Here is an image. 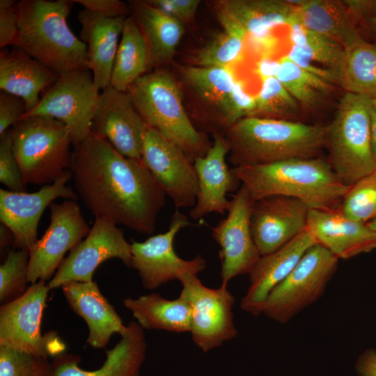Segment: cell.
I'll return each mask as SVG.
<instances>
[{
  "instance_id": "obj_1",
  "label": "cell",
  "mask_w": 376,
  "mask_h": 376,
  "mask_svg": "<svg viewBox=\"0 0 376 376\" xmlns=\"http://www.w3.org/2000/svg\"><path fill=\"white\" fill-rule=\"evenodd\" d=\"M69 170L76 192L95 217L146 235L153 233L167 196L142 160L120 155L90 133L72 146Z\"/></svg>"
},
{
  "instance_id": "obj_2",
  "label": "cell",
  "mask_w": 376,
  "mask_h": 376,
  "mask_svg": "<svg viewBox=\"0 0 376 376\" xmlns=\"http://www.w3.org/2000/svg\"><path fill=\"white\" fill-rule=\"evenodd\" d=\"M232 171L253 201L284 196L301 201L310 210L340 208L350 187L340 180L329 162L318 157L233 167Z\"/></svg>"
},
{
  "instance_id": "obj_3",
  "label": "cell",
  "mask_w": 376,
  "mask_h": 376,
  "mask_svg": "<svg viewBox=\"0 0 376 376\" xmlns=\"http://www.w3.org/2000/svg\"><path fill=\"white\" fill-rule=\"evenodd\" d=\"M73 3L71 0L17 1L19 31L14 47L60 75L91 70L87 46L67 22Z\"/></svg>"
},
{
  "instance_id": "obj_4",
  "label": "cell",
  "mask_w": 376,
  "mask_h": 376,
  "mask_svg": "<svg viewBox=\"0 0 376 376\" xmlns=\"http://www.w3.org/2000/svg\"><path fill=\"white\" fill-rule=\"evenodd\" d=\"M234 167L313 158L327 144V127L288 119L244 118L227 130Z\"/></svg>"
},
{
  "instance_id": "obj_5",
  "label": "cell",
  "mask_w": 376,
  "mask_h": 376,
  "mask_svg": "<svg viewBox=\"0 0 376 376\" xmlns=\"http://www.w3.org/2000/svg\"><path fill=\"white\" fill-rule=\"evenodd\" d=\"M126 93L146 125L176 145L191 162L207 153L212 144L206 143L189 118L180 88L169 72L146 73Z\"/></svg>"
},
{
  "instance_id": "obj_6",
  "label": "cell",
  "mask_w": 376,
  "mask_h": 376,
  "mask_svg": "<svg viewBox=\"0 0 376 376\" xmlns=\"http://www.w3.org/2000/svg\"><path fill=\"white\" fill-rule=\"evenodd\" d=\"M9 132L25 185L52 184L68 169L72 141L68 127L61 121L31 116L21 119Z\"/></svg>"
},
{
  "instance_id": "obj_7",
  "label": "cell",
  "mask_w": 376,
  "mask_h": 376,
  "mask_svg": "<svg viewBox=\"0 0 376 376\" xmlns=\"http://www.w3.org/2000/svg\"><path fill=\"white\" fill-rule=\"evenodd\" d=\"M371 99L345 93L327 127L329 164L347 186L376 171L370 146Z\"/></svg>"
},
{
  "instance_id": "obj_8",
  "label": "cell",
  "mask_w": 376,
  "mask_h": 376,
  "mask_svg": "<svg viewBox=\"0 0 376 376\" xmlns=\"http://www.w3.org/2000/svg\"><path fill=\"white\" fill-rule=\"evenodd\" d=\"M50 289L45 281L31 284L16 299L0 306V347L48 359L64 353L65 345L54 331H41Z\"/></svg>"
},
{
  "instance_id": "obj_9",
  "label": "cell",
  "mask_w": 376,
  "mask_h": 376,
  "mask_svg": "<svg viewBox=\"0 0 376 376\" xmlns=\"http://www.w3.org/2000/svg\"><path fill=\"white\" fill-rule=\"evenodd\" d=\"M338 259L319 244L309 248L288 276L269 293L263 313L285 324L324 294Z\"/></svg>"
},
{
  "instance_id": "obj_10",
  "label": "cell",
  "mask_w": 376,
  "mask_h": 376,
  "mask_svg": "<svg viewBox=\"0 0 376 376\" xmlns=\"http://www.w3.org/2000/svg\"><path fill=\"white\" fill-rule=\"evenodd\" d=\"M100 91L90 70L66 72L42 93L38 104L21 119L43 116L58 120L68 127L74 146L91 133Z\"/></svg>"
},
{
  "instance_id": "obj_11",
  "label": "cell",
  "mask_w": 376,
  "mask_h": 376,
  "mask_svg": "<svg viewBox=\"0 0 376 376\" xmlns=\"http://www.w3.org/2000/svg\"><path fill=\"white\" fill-rule=\"evenodd\" d=\"M190 225L187 217L177 209L166 232L143 242H132L131 267L137 270L145 288L156 289L173 280L180 281L187 275H198L205 269L206 261L201 256L187 260L175 251V236Z\"/></svg>"
},
{
  "instance_id": "obj_12",
  "label": "cell",
  "mask_w": 376,
  "mask_h": 376,
  "mask_svg": "<svg viewBox=\"0 0 376 376\" xmlns=\"http://www.w3.org/2000/svg\"><path fill=\"white\" fill-rule=\"evenodd\" d=\"M180 282L179 296L191 307L190 333L194 344L206 352L233 339L237 334L233 313L235 298L227 287L208 288L194 274Z\"/></svg>"
},
{
  "instance_id": "obj_13",
  "label": "cell",
  "mask_w": 376,
  "mask_h": 376,
  "mask_svg": "<svg viewBox=\"0 0 376 376\" xmlns=\"http://www.w3.org/2000/svg\"><path fill=\"white\" fill-rule=\"evenodd\" d=\"M111 219L95 217L86 235L64 258L47 285L50 290L72 282H91L95 269L104 262L118 258L132 266V246L123 230Z\"/></svg>"
},
{
  "instance_id": "obj_14",
  "label": "cell",
  "mask_w": 376,
  "mask_h": 376,
  "mask_svg": "<svg viewBox=\"0 0 376 376\" xmlns=\"http://www.w3.org/2000/svg\"><path fill=\"white\" fill-rule=\"evenodd\" d=\"M50 224L40 239L29 249L28 281H50L71 251L88 234L86 223L77 201L66 199L49 205Z\"/></svg>"
},
{
  "instance_id": "obj_15",
  "label": "cell",
  "mask_w": 376,
  "mask_h": 376,
  "mask_svg": "<svg viewBox=\"0 0 376 376\" xmlns=\"http://www.w3.org/2000/svg\"><path fill=\"white\" fill-rule=\"evenodd\" d=\"M254 201L241 185L230 200L226 217L211 228V236L219 244L221 286L237 276L249 274L260 256L251 230Z\"/></svg>"
},
{
  "instance_id": "obj_16",
  "label": "cell",
  "mask_w": 376,
  "mask_h": 376,
  "mask_svg": "<svg viewBox=\"0 0 376 376\" xmlns=\"http://www.w3.org/2000/svg\"><path fill=\"white\" fill-rule=\"evenodd\" d=\"M142 161L177 209L194 206L198 187L194 163L176 145L148 126Z\"/></svg>"
},
{
  "instance_id": "obj_17",
  "label": "cell",
  "mask_w": 376,
  "mask_h": 376,
  "mask_svg": "<svg viewBox=\"0 0 376 376\" xmlns=\"http://www.w3.org/2000/svg\"><path fill=\"white\" fill-rule=\"evenodd\" d=\"M71 178L72 173L68 169L54 182L33 193L0 189V221L13 233L14 248L29 250L36 242L40 219L54 200H77V192L67 186Z\"/></svg>"
},
{
  "instance_id": "obj_18",
  "label": "cell",
  "mask_w": 376,
  "mask_h": 376,
  "mask_svg": "<svg viewBox=\"0 0 376 376\" xmlns=\"http://www.w3.org/2000/svg\"><path fill=\"white\" fill-rule=\"evenodd\" d=\"M146 127L126 92L111 85L101 91L91 133L107 139L123 156L142 160Z\"/></svg>"
},
{
  "instance_id": "obj_19",
  "label": "cell",
  "mask_w": 376,
  "mask_h": 376,
  "mask_svg": "<svg viewBox=\"0 0 376 376\" xmlns=\"http://www.w3.org/2000/svg\"><path fill=\"white\" fill-rule=\"evenodd\" d=\"M309 210L301 201L284 196L254 201L251 230L260 256L275 251L304 230Z\"/></svg>"
},
{
  "instance_id": "obj_20",
  "label": "cell",
  "mask_w": 376,
  "mask_h": 376,
  "mask_svg": "<svg viewBox=\"0 0 376 376\" xmlns=\"http://www.w3.org/2000/svg\"><path fill=\"white\" fill-rule=\"evenodd\" d=\"M230 145L221 134H214V141L207 153L197 157L194 165L198 178V194L189 216L199 220L210 213L224 214L230 201L227 194L239 189L240 182L227 165L226 158Z\"/></svg>"
},
{
  "instance_id": "obj_21",
  "label": "cell",
  "mask_w": 376,
  "mask_h": 376,
  "mask_svg": "<svg viewBox=\"0 0 376 376\" xmlns=\"http://www.w3.org/2000/svg\"><path fill=\"white\" fill-rule=\"evenodd\" d=\"M315 244L313 235L306 228L282 247L260 256L249 274V285L241 300L242 309L254 316L263 313L269 293L288 276L306 251Z\"/></svg>"
},
{
  "instance_id": "obj_22",
  "label": "cell",
  "mask_w": 376,
  "mask_h": 376,
  "mask_svg": "<svg viewBox=\"0 0 376 376\" xmlns=\"http://www.w3.org/2000/svg\"><path fill=\"white\" fill-rule=\"evenodd\" d=\"M307 228L316 243L338 260L350 259L376 249V233L367 224L346 217L340 208L309 210Z\"/></svg>"
},
{
  "instance_id": "obj_23",
  "label": "cell",
  "mask_w": 376,
  "mask_h": 376,
  "mask_svg": "<svg viewBox=\"0 0 376 376\" xmlns=\"http://www.w3.org/2000/svg\"><path fill=\"white\" fill-rule=\"evenodd\" d=\"M121 339L106 351V359L101 367L84 370L78 355L63 353L53 358L52 376H139L146 357L147 343L143 329L130 322Z\"/></svg>"
},
{
  "instance_id": "obj_24",
  "label": "cell",
  "mask_w": 376,
  "mask_h": 376,
  "mask_svg": "<svg viewBox=\"0 0 376 376\" xmlns=\"http://www.w3.org/2000/svg\"><path fill=\"white\" fill-rule=\"evenodd\" d=\"M70 308L82 318L88 328L86 342L93 348H104L112 335H123L127 326L95 281L72 282L61 287Z\"/></svg>"
},
{
  "instance_id": "obj_25",
  "label": "cell",
  "mask_w": 376,
  "mask_h": 376,
  "mask_svg": "<svg viewBox=\"0 0 376 376\" xmlns=\"http://www.w3.org/2000/svg\"><path fill=\"white\" fill-rule=\"evenodd\" d=\"M59 76L17 47L0 51V89L22 99L26 112L38 104L40 94Z\"/></svg>"
},
{
  "instance_id": "obj_26",
  "label": "cell",
  "mask_w": 376,
  "mask_h": 376,
  "mask_svg": "<svg viewBox=\"0 0 376 376\" xmlns=\"http://www.w3.org/2000/svg\"><path fill=\"white\" fill-rule=\"evenodd\" d=\"M77 19L81 24L80 38L87 46L94 82L102 91L110 86L125 19L105 17L86 9L79 12Z\"/></svg>"
},
{
  "instance_id": "obj_27",
  "label": "cell",
  "mask_w": 376,
  "mask_h": 376,
  "mask_svg": "<svg viewBox=\"0 0 376 376\" xmlns=\"http://www.w3.org/2000/svg\"><path fill=\"white\" fill-rule=\"evenodd\" d=\"M292 22L333 40L344 49L363 38L344 1H301L295 6Z\"/></svg>"
},
{
  "instance_id": "obj_28",
  "label": "cell",
  "mask_w": 376,
  "mask_h": 376,
  "mask_svg": "<svg viewBox=\"0 0 376 376\" xmlns=\"http://www.w3.org/2000/svg\"><path fill=\"white\" fill-rule=\"evenodd\" d=\"M220 13L240 25L247 35L271 33L278 26L289 25L295 6L288 1L222 0L216 3Z\"/></svg>"
},
{
  "instance_id": "obj_29",
  "label": "cell",
  "mask_w": 376,
  "mask_h": 376,
  "mask_svg": "<svg viewBox=\"0 0 376 376\" xmlns=\"http://www.w3.org/2000/svg\"><path fill=\"white\" fill-rule=\"evenodd\" d=\"M132 15L147 42L151 68L169 61L184 35L183 22L146 1L134 3Z\"/></svg>"
},
{
  "instance_id": "obj_30",
  "label": "cell",
  "mask_w": 376,
  "mask_h": 376,
  "mask_svg": "<svg viewBox=\"0 0 376 376\" xmlns=\"http://www.w3.org/2000/svg\"><path fill=\"white\" fill-rule=\"evenodd\" d=\"M123 304L142 329L173 333L191 331V307L180 296L170 300L159 294L151 293L125 298Z\"/></svg>"
},
{
  "instance_id": "obj_31",
  "label": "cell",
  "mask_w": 376,
  "mask_h": 376,
  "mask_svg": "<svg viewBox=\"0 0 376 376\" xmlns=\"http://www.w3.org/2000/svg\"><path fill=\"white\" fill-rule=\"evenodd\" d=\"M150 68L146 40L134 17L131 15L125 19L110 85L119 91L126 92Z\"/></svg>"
},
{
  "instance_id": "obj_32",
  "label": "cell",
  "mask_w": 376,
  "mask_h": 376,
  "mask_svg": "<svg viewBox=\"0 0 376 376\" xmlns=\"http://www.w3.org/2000/svg\"><path fill=\"white\" fill-rule=\"evenodd\" d=\"M338 82L346 93L376 97V45L363 37L345 48Z\"/></svg>"
},
{
  "instance_id": "obj_33",
  "label": "cell",
  "mask_w": 376,
  "mask_h": 376,
  "mask_svg": "<svg viewBox=\"0 0 376 376\" xmlns=\"http://www.w3.org/2000/svg\"><path fill=\"white\" fill-rule=\"evenodd\" d=\"M291 48L312 63L323 65L337 75L344 54V48L333 40L313 31L299 22L289 25Z\"/></svg>"
},
{
  "instance_id": "obj_34",
  "label": "cell",
  "mask_w": 376,
  "mask_h": 376,
  "mask_svg": "<svg viewBox=\"0 0 376 376\" xmlns=\"http://www.w3.org/2000/svg\"><path fill=\"white\" fill-rule=\"evenodd\" d=\"M217 14L223 31L200 51L196 58L199 66L228 67L242 56L247 33L236 22Z\"/></svg>"
},
{
  "instance_id": "obj_35",
  "label": "cell",
  "mask_w": 376,
  "mask_h": 376,
  "mask_svg": "<svg viewBox=\"0 0 376 376\" xmlns=\"http://www.w3.org/2000/svg\"><path fill=\"white\" fill-rule=\"evenodd\" d=\"M183 75L201 97L220 109L236 81L229 67L192 66L185 69Z\"/></svg>"
},
{
  "instance_id": "obj_36",
  "label": "cell",
  "mask_w": 376,
  "mask_h": 376,
  "mask_svg": "<svg viewBox=\"0 0 376 376\" xmlns=\"http://www.w3.org/2000/svg\"><path fill=\"white\" fill-rule=\"evenodd\" d=\"M279 61L280 70L276 78L303 106L316 104L322 94L330 89L329 81L301 68L286 55Z\"/></svg>"
},
{
  "instance_id": "obj_37",
  "label": "cell",
  "mask_w": 376,
  "mask_h": 376,
  "mask_svg": "<svg viewBox=\"0 0 376 376\" xmlns=\"http://www.w3.org/2000/svg\"><path fill=\"white\" fill-rule=\"evenodd\" d=\"M29 250H9L0 266V302L4 304L21 297L28 289Z\"/></svg>"
},
{
  "instance_id": "obj_38",
  "label": "cell",
  "mask_w": 376,
  "mask_h": 376,
  "mask_svg": "<svg viewBox=\"0 0 376 376\" xmlns=\"http://www.w3.org/2000/svg\"><path fill=\"white\" fill-rule=\"evenodd\" d=\"M340 210L346 217L363 224L376 219V171L350 187Z\"/></svg>"
},
{
  "instance_id": "obj_39",
  "label": "cell",
  "mask_w": 376,
  "mask_h": 376,
  "mask_svg": "<svg viewBox=\"0 0 376 376\" xmlns=\"http://www.w3.org/2000/svg\"><path fill=\"white\" fill-rule=\"evenodd\" d=\"M261 81L260 88L255 96L254 116L263 114L266 118L286 119L297 112L298 102L276 77Z\"/></svg>"
},
{
  "instance_id": "obj_40",
  "label": "cell",
  "mask_w": 376,
  "mask_h": 376,
  "mask_svg": "<svg viewBox=\"0 0 376 376\" xmlns=\"http://www.w3.org/2000/svg\"><path fill=\"white\" fill-rule=\"evenodd\" d=\"M48 359L0 347V376H52Z\"/></svg>"
},
{
  "instance_id": "obj_41",
  "label": "cell",
  "mask_w": 376,
  "mask_h": 376,
  "mask_svg": "<svg viewBox=\"0 0 376 376\" xmlns=\"http://www.w3.org/2000/svg\"><path fill=\"white\" fill-rule=\"evenodd\" d=\"M220 111L228 130L239 120L255 116L256 99L246 92L243 80H236Z\"/></svg>"
},
{
  "instance_id": "obj_42",
  "label": "cell",
  "mask_w": 376,
  "mask_h": 376,
  "mask_svg": "<svg viewBox=\"0 0 376 376\" xmlns=\"http://www.w3.org/2000/svg\"><path fill=\"white\" fill-rule=\"evenodd\" d=\"M0 182L14 192H26V185L13 155L9 130L0 136Z\"/></svg>"
},
{
  "instance_id": "obj_43",
  "label": "cell",
  "mask_w": 376,
  "mask_h": 376,
  "mask_svg": "<svg viewBox=\"0 0 376 376\" xmlns=\"http://www.w3.org/2000/svg\"><path fill=\"white\" fill-rule=\"evenodd\" d=\"M26 113L25 102L20 97L1 91L0 136L14 126Z\"/></svg>"
},
{
  "instance_id": "obj_44",
  "label": "cell",
  "mask_w": 376,
  "mask_h": 376,
  "mask_svg": "<svg viewBox=\"0 0 376 376\" xmlns=\"http://www.w3.org/2000/svg\"><path fill=\"white\" fill-rule=\"evenodd\" d=\"M146 1L183 23L193 18L201 2L198 0H150Z\"/></svg>"
},
{
  "instance_id": "obj_45",
  "label": "cell",
  "mask_w": 376,
  "mask_h": 376,
  "mask_svg": "<svg viewBox=\"0 0 376 376\" xmlns=\"http://www.w3.org/2000/svg\"><path fill=\"white\" fill-rule=\"evenodd\" d=\"M86 10L109 18H123L128 12L125 2L118 0H74Z\"/></svg>"
},
{
  "instance_id": "obj_46",
  "label": "cell",
  "mask_w": 376,
  "mask_h": 376,
  "mask_svg": "<svg viewBox=\"0 0 376 376\" xmlns=\"http://www.w3.org/2000/svg\"><path fill=\"white\" fill-rule=\"evenodd\" d=\"M15 7L0 10L1 49L6 48L8 46H14L17 38L19 22Z\"/></svg>"
},
{
  "instance_id": "obj_47",
  "label": "cell",
  "mask_w": 376,
  "mask_h": 376,
  "mask_svg": "<svg viewBox=\"0 0 376 376\" xmlns=\"http://www.w3.org/2000/svg\"><path fill=\"white\" fill-rule=\"evenodd\" d=\"M355 370L359 376H376V349H368L359 356Z\"/></svg>"
},
{
  "instance_id": "obj_48",
  "label": "cell",
  "mask_w": 376,
  "mask_h": 376,
  "mask_svg": "<svg viewBox=\"0 0 376 376\" xmlns=\"http://www.w3.org/2000/svg\"><path fill=\"white\" fill-rule=\"evenodd\" d=\"M358 21L361 22L368 31L376 38V1H363Z\"/></svg>"
},
{
  "instance_id": "obj_49",
  "label": "cell",
  "mask_w": 376,
  "mask_h": 376,
  "mask_svg": "<svg viewBox=\"0 0 376 376\" xmlns=\"http://www.w3.org/2000/svg\"><path fill=\"white\" fill-rule=\"evenodd\" d=\"M280 70V61L269 56L262 57L256 63L255 73L261 80L276 77Z\"/></svg>"
},
{
  "instance_id": "obj_50",
  "label": "cell",
  "mask_w": 376,
  "mask_h": 376,
  "mask_svg": "<svg viewBox=\"0 0 376 376\" xmlns=\"http://www.w3.org/2000/svg\"><path fill=\"white\" fill-rule=\"evenodd\" d=\"M370 138L371 150L376 164V108L373 106L370 111Z\"/></svg>"
},
{
  "instance_id": "obj_51",
  "label": "cell",
  "mask_w": 376,
  "mask_h": 376,
  "mask_svg": "<svg viewBox=\"0 0 376 376\" xmlns=\"http://www.w3.org/2000/svg\"><path fill=\"white\" fill-rule=\"evenodd\" d=\"M11 244H14V235L11 230L2 224L0 226V249L1 253L6 246Z\"/></svg>"
},
{
  "instance_id": "obj_52",
  "label": "cell",
  "mask_w": 376,
  "mask_h": 376,
  "mask_svg": "<svg viewBox=\"0 0 376 376\" xmlns=\"http://www.w3.org/2000/svg\"><path fill=\"white\" fill-rule=\"evenodd\" d=\"M17 3L14 0H0V10L14 8Z\"/></svg>"
},
{
  "instance_id": "obj_53",
  "label": "cell",
  "mask_w": 376,
  "mask_h": 376,
  "mask_svg": "<svg viewBox=\"0 0 376 376\" xmlns=\"http://www.w3.org/2000/svg\"><path fill=\"white\" fill-rule=\"evenodd\" d=\"M367 225L374 232L376 233V219L368 222Z\"/></svg>"
},
{
  "instance_id": "obj_54",
  "label": "cell",
  "mask_w": 376,
  "mask_h": 376,
  "mask_svg": "<svg viewBox=\"0 0 376 376\" xmlns=\"http://www.w3.org/2000/svg\"><path fill=\"white\" fill-rule=\"evenodd\" d=\"M371 104L373 107L376 108V97L371 99Z\"/></svg>"
}]
</instances>
